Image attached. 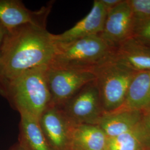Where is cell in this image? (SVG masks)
<instances>
[{"mask_svg":"<svg viewBox=\"0 0 150 150\" xmlns=\"http://www.w3.org/2000/svg\"><path fill=\"white\" fill-rule=\"evenodd\" d=\"M51 105L60 107L81 89L93 81L95 75L90 69H68L48 66L47 72Z\"/></svg>","mask_w":150,"mask_h":150,"instance_id":"cell-5","label":"cell"},{"mask_svg":"<svg viewBox=\"0 0 150 150\" xmlns=\"http://www.w3.org/2000/svg\"><path fill=\"white\" fill-rule=\"evenodd\" d=\"M57 50L46 27L29 24L8 31L0 51L3 80L33 68L49 66Z\"/></svg>","mask_w":150,"mask_h":150,"instance_id":"cell-1","label":"cell"},{"mask_svg":"<svg viewBox=\"0 0 150 150\" xmlns=\"http://www.w3.org/2000/svg\"><path fill=\"white\" fill-rule=\"evenodd\" d=\"M135 27L134 19L127 0L107 11L103 28L99 36L111 48L117 47L132 38Z\"/></svg>","mask_w":150,"mask_h":150,"instance_id":"cell-8","label":"cell"},{"mask_svg":"<svg viewBox=\"0 0 150 150\" xmlns=\"http://www.w3.org/2000/svg\"><path fill=\"white\" fill-rule=\"evenodd\" d=\"M109 137L97 125H75L72 135L73 150H107Z\"/></svg>","mask_w":150,"mask_h":150,"instance_id":"cell-13","label":"cell"},{"mask_svg":"<svg viewBox=\"0 0 150 150\" xmlns=\"http://www.w3.org/2000/svg\"><path fill=\"white\" fill-rule=\"evenodd\" d=\"M132 38L150 46V19L135 26Z\"/></svg>","mask_w":150,"mask_h":150,"instance_id":"cell-18","label":"cell"},{"mask_svg":"<svg viewBox=\"0 0 150 150\" xmlns=\"http://www.w3.org/2000/svg\"><path fill=\"white\" fill-rule=\"evenodd\" d=\"M56 44V54L49 66L53 68L93 70L108 59L114 50L99 35Z\"/></svg>","mask_w":150,"mask_h":150,"instance_id":"cell-3","label":"cell"},{"mask_svg":"<svg viewBox=\"0 0 150 150\" xmlns=\"http://www.w3.org/2000/svg\"><path fill=\"white\" fill-rule=\"evenodd\" d=\"M107 11L101 0H95L89 13L75 25L59 35L52 34L55 43L64 44L91 36L99 35L102 31Z\"/></svg>","mask_w":150,"mask_h":150,"instance_id":"cell-10","label":"cell"},{"mask_svg":"<svg viewBox=\"0 0 150 150\" xmlns=\"http://www.w3.org/2000/svg\"><path fill=\"white\" fill-rule=\"evenodd\" d=\"M20 145L24 150H53L48 144L38 118L25 112H20Z\"/></svg>","mask_w":150,"mask_h":150,"instance_id":"cell-14","label":"cell"},{"mask_svg":"<svg viewBox=\"0 0 150 150\" xmlns=\"http://www.w3.org/2000/svg\"><path fill=\"white\" fill-rule=\"evenodd\" d=\"M150 107V71L137 72L130 83L121 108L142 111Z\"/></svg>","mask_w":150,"mask_h":150,"instance_id":"cell-15","label":"cell"},{"mask_svg":"<svg viewBox=\"0 0 150 150\" xmlns=\"http://www.w3.org/2000/svg\"><path fill=\"white\" fill-rule=\"evenodd\" d=\"M142 117V111L120 108L111 112L104 113L98 125L109 138L118 136L135 128Z\"/></svg>","mask_w":150,"mask_h":150,"instance_id":"cell-12","label":"cell"},{"mask_svg":"<svg viewBox=\"0 0 150 150\" xmlns=\"http://www.w3.org/2000/svg\"><path fill=\"white\" fill-rule=\"evenodd\" d=\"M43 134L53 150H73L72 135L74 125L60 107L49 106L38 119Z\"/></svg>","mask_w":150,"mask_h":150,"instance_id":"cell-7","label":"cell"},{"mask_svg":"<svg viewBox=\"0 0 150 150\" xmlns=\"http://www.w3.org/2000/svg\"><path fill=\"white\" fill-rule=\"evenodd\" d=\"M51 6L31 11L19 0H0V22L8 31L25 25L46 27Z\"/></svg>","mask_w":150,"mask_h":150,"instance_id":"cell-9","label":"cell"},{"mask_svg":"<svg viewBox=\"0 0 150 150\" xmlns=\"http://www.w3.org/2000/svg\"><path fill=\"white\" fill-rule=\"evenodd\" d=\"M3 80V76H2V67L0 63V83Z\"/></svg>","mask_w":150,"mask_h":150,"instance_id":"cell-23","label":"cell"},{"mask_svg":"<svg viewBox=\"0 0 150 150\" xmlns=\"http://www.w3.org/2000/svg\"></svg>","mask_w":150,"mask_h":150,"instance_id":"cell-24","label":"cell"},{"mask_svg":"<svg viewBox=\"0 0 150 150\" xmlns=\"http://www.w3.org/2000/svg\"><path fill=\"white\" fill-rule=\"evenodd\" d=\"M93 71L105 113L121 108L130 83L137 72L118 62L112 54Z\"/></svg>","mask_w":150,"mask_h":150,"instance_id":"cell-4","label":"cell"},{"mask_svg":"<svg viewBox=\"0 0 150 150\" xmlns=\"http://www.w3.org/2000/svg\"><path fill=\"white\" fill-rule=\"evenodd\" d=\"M135 26L150 19V0H127Z\"/></svg>","mask_w":150,"mask_h":150,"instance_id":"cell-17","label":"cell"},{"mask_svg":"<svg viewBox=\"0 0 150 150\" xmlns=\"http://www.w3.org/2000/svg\"><path fill=\"white\" fill-rule=\"evenodd\" d=\"M7 32L8 31L7 30V29L0 22V51L2 48V45L4 42Z\"/></svg>","mask_w":150,"mask_h":150,"instance_id":"cell-21","label":"cell"},{"mask_svg":"<svg viewBox=\"0 0 150 150\" xmlns=\"http://www.w3.org/2000/svg\"><path fill=\"white\" fill-rule=\"evenodd\" d=\"M139 126L118 136L109 138L107 150H146Z\"/></svg>","mask_w":150,"mask_h":150,"instance_id":"cell-16","label":"cell"},{"mask_svg":"<svg viewBox=\"0 0 150 150\" xmlns=\"http://www.w3.org/2000/svg\"><path fill=\"white\" fill-rule=\"evenodd\" d=\"M9 150H24L21 147L18 145V144H16V145L13 146V147H11V149Z\"/></svg>","mask_w":150,"mask_h":150,"instance_id":"cell-22","label":"cell"},{"mask_svg":"<svg viewBox=\"0 0 150 150\" xmlns=\"http://www.w3.org/2000/svg\"><path fill=\"white\" fill-rule=\"evenodd\" d=\"M48 68V66L37 67L2 81L1 95L19 113H27L39 119L51 104L47 79Z\"/></svg>","mask_w":150,"mask_h":150,"instance_id":"cell-2","label":"cell"},{"mask_svg":"<svg viewBox=\"0 0 150 150\" xmlns=\"http://www.w3.org/2000/svg\"><path fill=\"white\" fill-rule=\"evenodd\" d=\"M118 62L136 72L150 71V46L129 38L113 50Z\"/></svg>","mask_w":150,"mask_h":150,"instance_id":"cell-11","label":"cell"},{"mask_svg":"<svg viewBox=\"0 0 150 150\" xmlns=\"http://www.w3.org/2000/svg\"><path fill=\"white\" fill-rule=\"evenodd\" d=\"M59 107L74 125H97L105 113L95 80L83 86Z\"/></svg>","mask_w":150,"mask_h":150,"instance_id":"cell-6","label":"cell"},{"mask_svg":"<svg viewBox=\"0 0 150 150\" xmlns=\"http://www.w3.org/2000/svg\"><path fill=\"white\" fill-rule=\"evenodd\" d=\"M107 11H109L121 4L123 0H101Z\"/></svg>","mask_w":150,"mask_h":150,"instance_id":"cell-20","label":"cell"},{"mask_svg":"<svg viewBox=\"0 0 150 150\" xmlns=\"http://www.w3.org/2000/svg\"><path fill=\"white\" fill-rule=\"evenodd\" d=\"M139 126L145 146L147 150H150V107L142 111Z\"/></svg>","mask_w":150,"mask_h":150,"instance_id":"cell-19","label":"cell"}]
</instances>
